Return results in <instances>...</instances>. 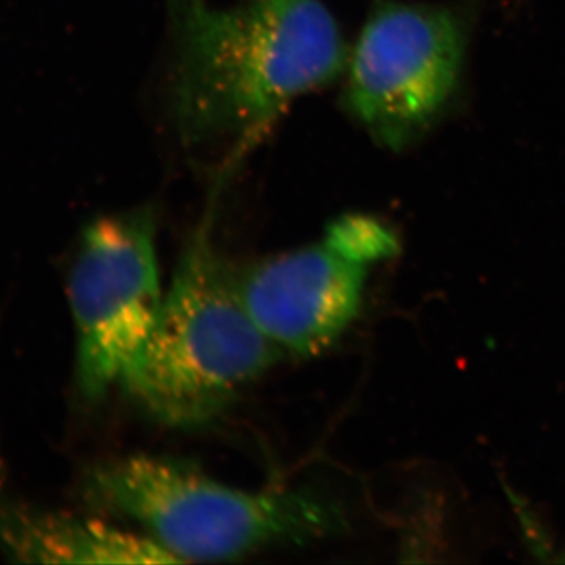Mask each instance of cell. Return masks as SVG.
I'll return each instance as SVG.
<instances>
[{"label":"cell","instance_id":"obj_1","mask_svg":"<svg viewBox=\"0 0 565 565\" xmlns=\"http://www.w3.org/2000/svg\"><path fill=\"white\" fill-rule=\"evenodd\" d=\"M167 3V99L188 150L239 159L294 102L348 68L343 33L322 0Z\"/></svg>","mask_w":565,"mask_h":565},{"label":"cell","instance_id":"obj_2","mask_svg":"<svg viewBox=\"0 0 565 565\" xmlns=\"http://www.w3.org/2000/svg\"><path fill=\"white\" fill-rule=\"evenodd\" d=\"M211 215L182 252L154 330L121 384L152 418L185 429L221 415L280 355L215 250Z\"/></svg>","mask_w":565,"mask_h":565},{"label":"cell","instance_id":"obj_3","mask_svg":"<svg viewBox=\"0 0 565 565\" xmlns=\"http://www.w3.org/2000/svg\"><path fill=\"white\" fill-rule=\"evenodd\" d=\"M88 503L141 527L178 563H217L267 546L305 544L343 527V514L310 490L236 489L191 465L128 456L92 468Z\"/></svg>","mask_w":565,"mask_h":565},{"label":"cell","instance_id":"obj_4","mask_svg":"<svg viewBox=\"0 0 565 565\" xmlns=\"http://www.w3.org/2000/svg\"><path fill=\"white\" fill-rule=\"evenodd\" d=\"M463 14L444 6L381 2L349 55L343 104L382 147L422 139L459 87Z\"/></svg>","mask_w":565,"mask_h":565},{"label":"cell","instance_id":"obj_5","mask_svg":"<svg viewBox=\"0 0 565 565\" xmlns=\"http://www.w3.org/2000/svg\"><path fill=\"white\" fill-rule=\"evenodd\" d=\"M163 296L151 207L88 225L68 280L76 379L87 399L121 386L154 330Z\"/></svg>","mask_w":565,"mask_h":565},{"label":"cell","instance_id":"obj_6","mask_svg":"<svg viewBox=\"0 0 565 565\" xmlns=\"http://www.w3.org/2000/svg\"><path fill=\"white\" fill-rule=\"evenodd\" d=\"M399 252L396 234L373 215L345 214L315 243L236 275L241 299L281 352L318 355L359 318L374 264Z\"/></svg>","mask_w":565,"mask_h":565},{"label":"cell","instance_id":"obj_7","mask_svg":"<svg viewBox=\"0 0 565 565\" xmlns=\"http://www.w3.org/2000/svg\"><path fill=\"white\" fill-rule=\"evenodd\" d=\"M0 545L14 559L52 564H172L143 533L103 520L52 514L0 500Z\"/></svg>","mask_w":565,"mask_h":565},{"label":"cell","instance_id":"obj_8","mask_svg":"<svg viewBox=\"0 0 565 565\" xmlns=\"http://www.w3.org/2000/svg\"><path fill=\"white\" fill-rule=\"evenodd\" d=\"M564 561H565V556H564Z\"/></svg>","mask_w":565,"mask_h":565}]
</instances>
